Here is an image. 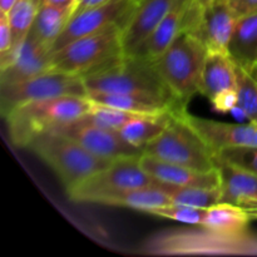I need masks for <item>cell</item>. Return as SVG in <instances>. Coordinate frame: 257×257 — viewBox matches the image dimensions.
I'll use <instances>...</instances> for the list:
<instances>
[{
    "label": "cell",
    "instance_id": "6da1fadb",
    "mask_svg": "<svg viewBox=\"0 0 257 257\" xmlns=\"http://www.w3.org/2000/svg\"><path fill=\"white\" fill-rule=\"evenodd\" d=\"M92 107L88 95H63L27 103L4 117L13 145L27 148L30 141L84 117Z\"/></svg>",
    "mask_w": 257,
    "mask_h": 257
},
{
    "label": "cell",
    "instance_id": "7a4b0ae2",
    "mask_svg": "<svg viewBox=\"0 0 257 257\" xmlns=\"http://www.w3.org/2000/svg\"><path fill=\"white\" fill-rule=\"evenodd\" d=\"M88 94L94 93H119V94L150 95L172 104H181L161 78L155 62L138 55H127L98 70L83 77Z\"/></svg>",
    "mask_w": 257,
    "mask_h": 257
},
{
    "label": "cell",
    "instance_id": "3957f363",
    "mask_svg": "<svg viewBox=\"0 0 257 257\" xmlns=\"http://www.w3.org/2000/svg\"><path fill=\"white\" fill-rule=\"evenodd\" d=\"M207 53V48L200 38L188 30H181L165 52L155 60L163 82L185 107L200 93Z\"/></svg>",
    "mask_w": 257,
    "mask_h": 257
},
{
    "label": "cell",
    "instance_id": "277c9868",
    "mask_svg": "<svg viewBox=\"0 0 257 257\" xmlns=\"http://www.w3.org/2000/svg\"><path fill=\"white\" fill-rule=\"evenodd\" d=\"M122 28L110 25L84 35L52 53L49 70L87 77L124 57Z\"/></svg>",
    "mask_w": 257,
    "mask_h": 257
},
{
    "label": "cell",
    "instance_id": "5b68a950",
    "mask_svg": "<svg viewBox=\"0 0 257 257\" xmlns=\"http://www.w3.org/2000/svg\"><path fill=\"white\" fill-rule=\"evenodd\" d=\"M27 148L54 171L67 191L113 162L93 155L77 141L55 131L37 136Z\"/></svg>",
    "mask_w": 257,
    "mask_h": 257
},
{
    "label": "cell",
    "instance_id": "8992f818",
    "mask_svg": "<svg viewBox=\"0 0 257 257\" xmlns=\"http://www.w3.org/2000/svg\"><path fill=\"white\" fill-rule=\"evenodd\" d=\"M185 110H176L171 114L167 127L146 146L143 153L201 172L216 170V153L188 124L183 117Z\"/></svg>",
    "mask_w": 257,
    "mask_h": 257
},
{
    "label": "cell",
    "instance_id": "52a82bcc",
    "mask_svg": "<svg viewBox=\"0 0 257 257\" xmlns=\"http://www.w3.org/2000/svg\"><path fill=\"white\" fill-rule=\"evenodd\" d=\"M63 95H87L84 80L79 75L48 70L22 82L0 84V110L4 118L20 105Z\"/></svg>",
    "mask_w": 257,
    "mask_h": 257
},
{
    "label": "cell",
    "instance_id": "ba28073f",
    "mask_svg": "<svg viewBox=\"0 0 257 257\" xmlns=\"http://www.w3.org/2000/svg\"><path fill=\"white\" fill-rule=\"evenodd\" d=\"M140 158L128 157L113 161L109 166L67 191L68 197L74 202L90 203L98 195L109 191L153 186L157 180L146 172Z\"/></svg>",
    "mask_w": 257,
    "mask_h": 257
},
{
    "label": "cell",
    "instance_id": "9c48e42d",
    "mask_svg": "<svg viewBox=\"0 0 257 257\" xmlns=\"http://www.w3.org/2000/svg\"><path fill=\"white\" fill-rule=\"evenodd\" d=\"M237 19L227 2L215 0L211 4L202 5L195 0L182 30H188L200 38L208 52L227 53Z\"/></svg>",
    "mask_w": 257,
    "mask_h": 257
},
{
    "label": "cell",
    "instance_id": "30bf717a",
    "mask_svg": "<svg viewBox=\"0 0 257 257\" xmlns=\"http://www.w3.org/2000/svg\"><path fill=\"white\" fill-rule=\"evenodd\" d=\"M152 248L162 253H257V241L247 232L225 235L207 230V233H178L160 238Z\"/></svg>",
    "mask_w": 257,
    "mask_h": 257
},
{
    "label": "cell",
    "instance_id": "8fae6325",
    "mask_svg": "<svg viewBox=\"0 0 257 257\" xmlns=\"http://www.w3.org/2000/svg\"><path fill=\"white\" fill-rule=\"evenodd\" d=\"M137 5L138 0H108L97 7L77 13L70 18L59 35L52 53L78 38L99 32L110 25H119L123 29Z\"/></svg>",
    "mask_w": 257,
    "mask_h": 257
},
{
    "label": "cell",
    "instance_id": "7c38bea8",
    "mask_svg": "<svg viewBox=\"0 0 257 257\" xmlns=\"http://www.w3.org/2000/svg\"><path fill=\"white\" fill-rule=\"evenodd\" d=\"M200 93L217 112H231L237 105V73L228 53L208 52L203 65Z\"/></svg>",
    "mask_w": 257,
    "mask_h": 257
},
{
    "label": "cell",
    "instance_id": "4fadbf2b",
    "mask_svg": "<svg viewBox=\"0 0 257 257\" xmlns=\"http://www.w3.org/2000/svg\"><path fill=\"white\" fill-rule=\"evenodd\" d=\"M54 131L77 141L85 150L104 160L115 161L143 155V150L127 142L118 131L99 127L83 119L68 123Z\"/></svg>",
    "mask_w": 257,
    "mask_h": 257
},
{
    "label": "cell",
    "instance_id": "5bb4252c",
    "mask_svg": "<svg viewBox=\"0 0 257 257\" xmlns=\"http://www.w3.org/2000/svg\"><path fill=\"white\" fill-rule=\"evenodd\" d=\"M183 117L215 153L228 148L257 147L256 123L218 122L191 114L187 109L183 112Z\"/></svg>",
    "mask_w": 257,
    "mask_h": 257
},
{
    "label": "cell",
    "instance_id": "9a60e30c",
    "mask_svg": "<svg viewBox=\"0 0 257 257\" xmlns=\"http://www.w3.org/2000/svg\"><path fill=\"white\" fill-rule=\"evenodd\" d=\"M176 0H138V5L122 29V42L127 55L145 42L166 17Z\"/></svg>",
    "mask_w": 257,
    "mask_h": 257
},
{
    "label": "cell",
    "instance_id": "2e32d148",
    "mask_svg": "<svg viewBox=\"0 0 257 257\" xmlns=\"http://www.w3.org/2000/svg\"><path fill=\"white\" fill-rule=\"evenodd\" d=\"M141 165L148 175L160 182L180 187H217L220 175L217 168L208 172L192 170L175 163L165 162L143 153L140 158Z\"/></svg>",
    "mask_w": 257,
    "mask_h": 257
},
{
    "label": "cell",
    "instance_id": "e0dca14e",
    "mask_svg": "<svg viewBox=\"0 0 257 257\" xmlns=\"http://www.w3.org/2000/svg\"><path fill=\"white\" fill-rule=\"evenodd\" d=\"M52 49L28 35L18 48L14 62L0 72V84L22 82L49 70Z\"/></svg>",
    "mask_w": 257,
    "mask_h": 257
},
{
    "label": "cell",
    "instance_id": "ac0fdd59",
    "mask_svg": "<svg viewBox=\"0 0 257 257\" xmlns=\"http://www.w3.org/2000/svg\"><path fill=\"white\" fill-rule=\"evenodd\" d=\"M193 2L195 0H176L156 29L131 55H138L155 62L183 29L186 17Z\"/></svg>",
    "mask_w": 257,
    "mask_h": 257
},
{
    "label": "cell",
    "instance_id": "d6986e66",
    "mask_svg": "<svg viewBox=\"0 0 257 257\" xmlns=\"http://www.w3.org/2000/svg\"><path fill=\"white\" fill-rule=\"evenodd\" d=\"M220 175L221 202L241 206L257 195V175L216 155Z\"/></svg>",
    "mask_w": 257,
    "mask_h": 257
},
{
    "label": "cell",
    "instance_id": "ffe728a7",
    "mask_svg": "<svg viewBox=\"0 0 257 257\" xmlns=\"http://www.w3.org/2000/svg\"><path fill=\"white\" fill-rule=\"evenodd\" d=\"M90 203L105 206H117L133 210L150 212L155 208L172 205L167 193L153 186L138 188H124V190L109 191L94 197Z\"/></svg>",
    "mask_w": 257,
    "mask_h": 257
},
{
    "label": "cell",
    "instance_id": "44dd1931",
    "mask_svg": "<svg viewBox=\"0 0 257 257\" xmlns=\"http://www.w3.org/2000/svg\"><path fill=\"white\" fill-rule=\"evenodd\" d=\"M227 53L235 64L247 72L257 67V14L238 18Z\"/></svg>",
    "mask_w": 257,
    "mask_h": 257
},
{
    "label": "cell",
    "instance_id": "7402d4cb",
    "mask_svg": "<svg viewBox=\"0 0 257 257\" xmlns=\"http://www.w3.org/2000/svg\"><path fill=\"white\" fill-rule=\"evenodd\" d=\"M88 98L95 103L108 105V107L118 108V109L128 110L133 113H141V114H165L168 112L175 110L187 109V108L180 107V105L172 104L166 100L158 99V98L150 97V95L140 94H119V93H94L88 94Z\"/></svg>",
    "mask_w": 257,
    "mask_h": 257
},
{
    "label": "cell",
    "instance_id": "603a6c76",
    "mask_svg": "<svg viewBox=\"0 0 257 257\" xmlns=\"http://www.w3.org/2000/svg\"><path fill=\"white\" fill-rule=\"evenodd\" d=\"M43 0H17L7 13L14 38V45L10 52L0 54V72L7 69L17 57L18 48L27 39L33 27Z\"/></svg>",
    "mask_w": 257,
    "mask_h": 257
},
{
    "label": "cell",
    "instance_id": "cb8c5ba5",
    "mask_svg": "<svg viewBox=\"0 0 257 257\" xmlns=\"http://www.w3.org/2000/svg\"><path fill=\"white\" fill-rule=\"evenodd\" d=\"M74 8L75 5L58 7L43 3L28 35L53 50L55 42L73 17Z\"/></svg>",
    "mask_w": 257,
    "mask_h": 257
},
{
    "label": "cell",
    "instance_id": "d4e9b609",
    "mask_svg": "<svg viewBox=\"0 0 257 257\" xmlns=\"http://www.w3.org/2000/svg\"><path fill=\"white\" fill-rule=\"evenodd\" d=\"M251 218L241 206L220 202L206 210L202 227L225 235H238L247 232Z\"/></svg>",
    "mask_w": 257,
    "mask_h": 257
},
{
    "label": "cell",
    "instance_id": "484cf974",
    "mask_svg": "<svg viewBox=\"0 0 257 257\" xmlns=\"http://www.w3.org/2000/svg\"><path fill=\"white\" fill-rule=\"evenodd\" d=\"M155 186L167 193L173 205L196 208H210L221 202V190L217 187H180L157 181Z\"/></svg>",
    "mask_w": 257,
    "mask_h": 257
},
{
    "label": "cell",
    "instance_id": "4316f807",
    "mask_svg": "<svg viewBox=\"0 0 257 257\" xmlns=\"http://www.w3.org/2000/svg\"><path fill=\"white\" fill-rule=\"evenodd\" d=\"M172 113L173 112L157 115H146V117L128 123L118 132L132 146L145 150L148 143L156 140L165 131Z\"/></svg>",
    "mask_w": 257,
    "mask_h": 257
},
{
    "label": "cell",
    "instance_id": "83f0119b",
    "mask_svg": "<svg viewBox=\"0 0 257 257\" xmlns=\"http://www.w3.org/2000/svg\"><path fill=\"white\" fill-rule=\"evenodd\" d=\"M146 115L151 114H141V113L128 112V110L108 107V105L95 103L92 100V107H90L89 112L84 117L80 118V119L85 120L88 123H92V124L99 125V127L108 128V130L119 131L125 124H128V123L146 117Z\"/></svg>",
    "mask_w": 257,
    "mask_h": 257
},
{
    "label": "cell",
    "instance_id": "f1b7e54d",
    "mask_svg": "<svg viewBox=\"0 0 257 257\" xmlns=\"http://www.w3.org/2000/svg\"><path fill=\"white\" fill-rule=\"evenodd\" d=\"M237 73V108L248 122L257 124V80L242 67L236 64Z\"/></svg>",
    "mask_w": 257,
    "mask_h": 257
},
{
    "label": "cell",
    "instance_id": "f546056e",
    "mask_svg": "<svg viewBox=\"0 0 257 257\" xmlns=\"http://www.w3.org/2000/svg\"><path fill=\"white\" fill-rule=\"evenodd\" d=\"M206 210L207 208H196V207H188V206H181V205H168L163 206V207L155 208L151 210V215L158 216L162 218H168V220L177 221V222L187 223V225L193 226H201L202 227L203 220L206 216Z\"/></svg>",
    "mask_w": 257,
    "mask_h": 257
},
{
    "label": "cell",
    "instance_id": "4dcf8cb0",
    "mask_svg": "<svg viewBox=\"0 0 257 257\" xmlns=\"http://www.w3.org/2000/svg\"><path fill=\"white\" fill-rule=\"evenodd\" d=\"M228 162L257 175V147L228 148L216 153Z\"/></svg>",
    "mask_w": 257,
    "mask_h": 257
},
{
    "label": "cell",
    "instance_id": "1f68e13d",
    "mask_svg": "<svg viewBox=\"0 0 257 257\" xmlns=\"http://www.w3.org/2000/svg\"><path fill=\"white\" fill-rule=\"evenodd\" d=\"M14 45L12 27L8 20L7 13H0V54L10 52Z\"/></svg>",
    "mask_w": 257,
    "mask_h": 257
},
{
    "label": "cell",
    "instance_id": "d6a6232c",
    "mask_svg": "<svg viewBox=\"0 0 257 257\" xmlns=\"http://www.w3.org/2000/svg\"><path fill=\"white\" fill-rule=\"evenodd\" d=\"M237 18L257 14V0H226Z\"/></svg>",
    "mask_w": 257,
    "mask_h": 257
},
{
    "label": "cell",
    "instance_id": "836d02e7",
    "mask_svg": "<svg viewBox=\"0 0 257 257\" xmlns=\"http://www.w3.org/2000/svg\"><path fill=\"white\" fill-rule=\"evenodd\" d=\"M241 207H242L243 210L248 213V216H250L251 220L257 218V195L255 196V197L250 198L248 201L243 202L242 205H241Z\"/></svg>",
    "mask_w": 257,
    "mask_h": 257
},
{
    "label": "cell",
    "instance_id": "e575fe53",
    "mask_svg": "<svg viewBox=\"0 0 257 257\" xmlns=\"http://www.w3.org/2000/svg\"><path fill=\"white\" fill-rule=\"evenodd\" d=\"M78 0H43L44 4L58 5V7H68V5H75Z\"/></svg>",
    "mask_w": 257,
    "mask_h": 257
},
{
    "label": "cell",
    "instance_id": "d590c367",
    "mask_svg": "<svg viewBox=\"0 0 257 257\" xmlns=\"http://www.w3.org/2000/svg\"><path fill=\"white\" fill-rule=\"evenodd\" d=\"M17 0H0V13H8Z\"/></svg>",
    "mask_w": 257,
    "mask_h": 257
},
{
    "label": "cell",
    "instance_id": "8d00e7d4",
    "mask_svg": "<svg viewBox=\"0 0 257 257\" xmlns=\"http://www.w3.org/2000/svg\"><path fill=\"white\" fill-rule=\"evenodd\" d=\"M198 2H200L202 5H208V4H211L213 0H198Z\"/></svg>",
    "mask_w": 257,
    "mask_h": 257
},
{
    "label": "cell",
    "instance_id": "74e56055",
    "mask_svg": "<svg viewBox=\"0 0 257 257\" xmlns=\"http://www.w3.org/2000/svg\"><path fill=\"white\" fill-rule=\"evenodd\" d=\"M251 74H252V75H253V78H255V79L257 80V67L255 68V69L252 70V72H251Z\"/></svg>",
    "mask_w": 257,
    "mask_h": 257
},
{
    "label": "cell",
    "instance_id": "f35d334b",
    "mask_svg": "<svg viewBox=\"0 0 257 257\" xmlns=\"http://www.w3.org/2000/svg\"><path fill=\"white\" fill-rule=\"evenodd\" d=\"M213 2H215V0H213ZM221 2H226V0H221Z\"/></svg>",
    "mask_w": 257,
    "mask_h": 257
}]
</instances>
